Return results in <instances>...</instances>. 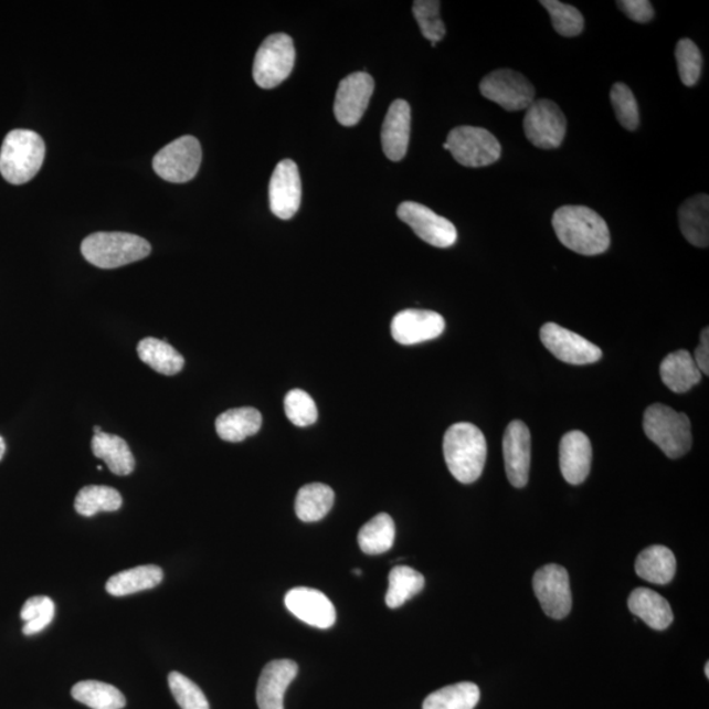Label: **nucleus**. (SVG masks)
Wrapping results in <instances>:
<instances>
[{"label": "nucleus", "instance_id": "nucleus-1", "mask_svg": "<svg viewBox=\"0 0 709 709\" xmlns=\"http://www.w3.org/2000/svg\"><path fill=\"white\" fill-rule=\"evenodd\" d=\"M552 225L562 245L576 254L600 255L611 245L606 221L588 207L559 208L553 214Z\"/></svg>", "mask_w": 709, "mask_h": 709}, {"label": "nucleus", "instance_id": "nucleus-2", "mask_svg": "<svg viewBox=\"0 0 709 709\" xmlns=\"http://www.w3.org/2000/svg\"><path fill=\"white\" fill-rule=\"evenodd\" d=\"M444 458L458 483H476L483 475L488 446L483 431L472 423L452 425L443 441Z\"/></svg>", "mask_w": 709, "mask_h": 709}, {"label": "nucleus", "instance_id": "nucleus-3", "mask_svg": "<svg viewBox=\"0 0 709 709\" xmlns=\"http://www.w3.org/2000/svg\"><path fill=\"white\" fill-rule=\"evenodd\" d=\"M45 150V142L36 131L11 130L0 150V173L11 184L30 182L44 163Z\"/></svg>", "mask_w": 709, "mask_h": 709}, {"label": "nucleus", "instance_id": "nucleus-4", "mask_svg": "<svg viewBox=\"0 0 709 709\" xmlns=\"http://www.w3.org/2000/svg\"><path fill=\"white\" fill-rule=\"evenodd\" d=\"M150 253L151 246L148 241L129 233H95L82 242L85 260L103 269L127 266L145 260Z\"/></svg>", "mask_w": 709, "mask_h": 709}, {"label": "nucleus", "instance_id": "nucleus-5", "mask_svg": "<svg viewBox=\"0 0 709 709\" xmlns=\"http://www.w3.org/2000/svg\"><path fill=\"white\" fill-rule=\"evenodd\" d=\"M643 427L648 440L667 457L679 458L692 446L691 422L684 413L655 403L645 410Z\"/></svg>", "mask_w": 709, "mask_h": 709}, {"label": "nucleus", "instance_id": "nucleus-6", "mask_svg": "<svg viewBox=\"0 0 709 709\" xmlns=\"http://www.w3.org/2000/svg\"><path fill=\"white\" fill-rule=\"evenodd\" d=\"M294 41L288 34H271L256 52L253 75L256 85L275 88L288 78L295 66Z\"/></svg>", "mask_w": 709, "mask_h": 709}, {"label": "nucleus", "instance_id": "nucleus-7", "mask_svg": "<svg viewBox=\"0 0 709 709\" xmlns=\"http://www.w3.org/2000/svg\"><path fill=\"white\" fill-rule=\"evenodd\" d=\"M201 158L203 151L198 138L183 136L159 150L152 159V167L167 182L186 183L197 177Z\"/></svg>", "mask_w": 709, "mask_h": 709}, {"label": "nucleus", "instance_id": "nucleus-8", "mask_svg": "<svg viewBox=\"0 0 709 709\" xmlns=\"http://www.w3.org/2000/svg\"><path fill=\"white\" fill-rule=\"evenodd\" d=\"M451 155L465 167H485L496 163L502 148L489 130L477 127H458L449 131L447 142Z\"/></svg>", "mask_w": 709, "mask_h": 709}, {"label": "nucleus", "instance_id": "nucleus-9", "mask_svg": "<svg viewBox=\"0 0 709 709\" xmlns=\"http://www.w3.org/2000/svg\"><path fill=\"white\" fill-rule=\"evenodd\" d=\"M525 135L539 149H558L567 135V118L558 104L535 99L526 109Z\"/></svg>", "mask_w": 709, "mask_h": 709}, {"label": "nucleus", "instance_id": "nucleus-10", "mask_svg": "<svg viewBox=\"0 0 709 709\" xmlns=\"http://www.w3.org/2000/svg\"><path fill=\"white\" fill-rule=\"evenodd\" d=\"M479 92L490 102L499 104L509 113L526 110L535 100V88L526 76L500 68L486 75L479 85Z\"/></svg>", "mask_w": 709, "mask_h": 709}, {"label": "nucleus", "instance_id": "nucleus-11", "mask_svg": "<svg viewBox=\"0 0 709 709\" xmlns=\"http://www.w3.org/2000/svg\"><path fill=\"white\" fill-rule=\"evenodd\" d=\"M540 339L554 358L568 364H593L602 359L600 347L558 324H546L540 330Z\"/></svg>", "mask_w": 709, "mask_h": 709}, {"label": "nucleus", "instance_id": "nucleus-12", "mask_svg": "<svg viewBox=\"0 0 709 709\" xmlns=\"http://www.w3.org/2000/svg\"><path fill=\"white\" fill-rule=\"evenodd\" d=\"M398 215L413 229L421 240L431 246L447 248L455 245L457 231L454 224L442 215L431 211L426 205L405 201L399 207Z\"/></svg>", "mask_w": 709, "mask_h": 709}, {"label": "nucleus", "instance_id": "nucleus-13", "mask_svg": "<svg viewBox=\"0 0 709 709\" xmlns=\"http://www.w3.org/2000/svg\"><path fill=\"white\" fill-rule=\"evenodd\" d=\"M533 591L544 613L552 618H564L572 610V591L564 567L549 564L533 575Z\"/></svg>", "mask_w": 709, "mask_h": 709}, {"label": "nucleus", "instance_id": "nucleus-14", "mask_svg": "<svg viewBox=\"0 0 709 709\" xmlns=\"http://www.w3.org/2000/svg\"><path fill=\"white\" fill-rule=\"evenodd\" d=\"M374 89V82L370 74L360 72L346 76L339 83L334 114L345 127H353L366 114L368 104Z\"/></svg>", "mask_w": 709, "mask_h": 709}, {"label": "nucleus", "instance_id": "nucleus-15", "mask_svg": "<svg viewBox=\"0 0 709 709\" xmlns=\"http://www.w3.org/2000/svg\"><path fill=\"white\" fill-rule=\"evenodd\" d=\"M301 204V179L298 167L290 159L277 163L269 180V208L282 220H289Z\"/></svg>", "mask_w": 709, "mask_h": 709}, {"label": "nucleus", "instance_id": "nucleus-16", "mask_svg": "<svg viewBox=\"0 0 709 709\" xmlns=\"http://www.w3.org/2000/svg\"><path fill=\"white\" fill-rule=\"evenodd\" d=\"M446 321L433 310L406 309L394 316L391 330L395 342L403 346L419 345L441 337Z\"/></svg>", "mask_w": 709, "mask_h": 709}, {"label": "nucleus", "instance_id": "nucleus-17", "mask_svg": "<svg viewBox=\"0 0 709 709\" xmlns=\"http://www.w3.org/2000/svg\"><path fill=\"white\" fill-rule=\"evenodd\" d=\"M507 478L514 488H525L531 467V434L521 421H512L504 435Z\"/></svg>", "mask_w": 709, "mask_h": 709}, {"label": "nucleus", "instance_id": "nucleus-18", "mask_svg": "<svg viewBox=\"0 0 709 709\" xmlns=\"http://www.w3.org/2000/svg\"><path fill=\"white\" fill-rule=\"evenodd\" d=\"M284 602L289 613L311 627L329 629L337 622L336 607L328 596L316 589H292Z\"/></svg>", "mask_w": 709, "mask_h": 709}, {"label": "nucleus", "instance_id": "nucleus-19", "mask_svg": "<svg viewBox=\"0 0 709 709\" xmlns=\"http://www.w3.org/2000/svg\"><path fill=\"white\" fill-rule=\"evenodd\" d=\"M298 666L292 659H275L261 674L256 687L260 709H284V695L297 677Z\"/></svg>", "mask_w": 709, "mask_h": 709}, {"label": "nucleus", "instance_id": "nucleus-20", "mask_svg": "<svg viewBox=\"0 0 709 709\" xmlns=\"http://www.w3.org/2000/svg\"><path fill=\"white\" fill-rule=\"evenodd\" d=\"M412 127V109L402 99L394 100L389 107L384 124H382L381 142L384 155L393 162H399L406 156Z\"/></svg>", "mask_w": 709, "mask_h": 709}, {"label": "nucleus", "instance_id": "nucleus-21", "mask_svg": "<svg viewBox=\"0 0 709 709\" xmlns=\"http://www.w3.org/2000/svg\"><path fill=\"white\" fill-rule=\"evenodd\" d=\"M593 448L582 431H570L560 443V468L569 484L580 485L590 475Z\"/></svg>", "mask_w": 709, "mask_h": 709}, {"label": "nucleus", "instance_id": "nucleus-22", "mask_svg": "<svg viewBox=\"0 0 709 709\" xmlns=\"http://www.w3.org/2000/svg\"><path fill=\"white\" fill-rule=\"evenodd\" d=\"M662 380L671 392L682 394L699 384L703 373L695 364L692 354L679 350L667 354L659 367Z\"/></svg>", "mask_w": 709, "mask_h": 709}, {"label": "nucleus", "instance_id": "nucleus-23", "mask_svg": "<svg viewBox=\"0 0 709 709\" xmlns=\"http://www.w3.org/2000/svg\"><path fill=\"white\" fill-rule=\"evenodd\" d=\"M628 609L632 614L642 618L645 624L656 631L666 629L674 621L669 602L649 589H636L629 595Z\"/></svg>", "mask_w": 709, "mask_h": 709}, {"label": "nucleus", "instance_id": "nucleus-24", "mask_svg": "<svg viewBox=\"0 0 709 709\" xmlns=\"http://www.w3.org/2000/svg\"><path fill=\"white\" fill-rule=\"evenodd\" d=\"M679 226L685 239L697 247L709 245V198L698 194L679 208Z\"/></svg>", "mask_w": 709, "mask_h": 709}, {"label": "nucleus", "instance_id": "nucleus-25", "mask_svg": "<svg viewBox=\"0 0 709 709\" xmlns=\"http://www.w3.org/2000/svg\"><path fill=\"white\" fill-rule=\"evenodd\" d=\"M635 568L643 580L656 585H667L676 575L677 560L669 548L652 546L638 554Z\"/></svg>", "mask_w": 709, "mask_h": 709}, {"label": "nucleus", "instance_id": "nucleus-26", "mask_svg": "<svg viewBox=\"0 0 709 709\" xmlns=\"http://www.w3.org/2000/svg\"><path fill=\"white\" fill-rule=\"evenodd\" d=\"M262 427V414L254 408L227 410L215 420V431L222 441L239 443L255 435Z\"/></svg>", "mask_w": 709, "mask_h": 709}, {"label": "nucleus", "instance_id": "nucleus-27", "mask_svg": "<svg viewBox=\"0 0 709 709\" xmlns=\"http://www.w3.org/2000/svg\"><path fill=\"white\" fill-rule=\"evenodd\" d=\"M92 447L94 455L106 463L115 475L128 476L135 470V456L123 437L107 433L96 434Z\"/></svg>", "mask_w": 709, "mask_h": 709}, {"label": "nucleus", "instance_id": "nucleus-28", "mask_svg": "<svg viewBox=\"0 0 709 709\" xmlns=\"http://www.w3.org/2000/svg\"><path fill=\"white\" fill-rule=\"evenodd\" d=\"M162 581L163 570L161 568L157 565L136 567L110 576L106 590L113 596H127L155 589Z\"/></svg>", "mask_w": 709, "mask_h": 709}, {"label": "nucleus", "instance_id": "nucleus-29", "mask_svg": "<svg viewBox=\"0 0 709 709\" xmlns=\"http://www.w3.org/2000/svg\"><path fill=\"white\" fill-rule=\"evenodd\" d=\"M334 490L325 484H309L303 486L297 493L295 510L298 519L305 523H313L328 516L332 509Z\"/></svg>", "mask_w": 709, "mask_h": 709}, {"label": "nucleus", "instance_id": "nucleus-30", "mask_svg": "<svg viewBox=\"0 0 709 709\" xmlns=\"http://www.w3.org/2000/svg\"><path fill=\"white\" fill-rule=\"evenodd\" d=\"M137 352L145 364L166 377H173L183 370L184 358L165 340L145 338L138 343Z\"/></svg>", "mask_w": 709, "mask_h": 709}, {"label": "nucleus", "instance_id": "nucleus-31", "mask_svg": "<svg viewBox=\"0 0 709 709\" xmlns=\"http://www.w3.org/2000/svg\"><path fill=\"white\" fill-rule=\"evenodd\" d=\"M72 697L92 709H123L127 706V700L118 688L97 680L76 684L72 688Z\"/></svg>", "mask_w": 709, "mask_h": 709}, {"label": "nucleus", "instance_id": "nucleus-32", "mask_svg": "<svg viewBox=\"0 0 709 709\" xmlns=\"http://www.w3.org/2000/svg\"><path fill=\"white\" fill-rule=\"evenodd\" d=\"M395 526L391 517L385 512L372 518L361 527L358 535V543L366 554L385 553L394 544Z\"/></svg>", "mask_w": 709, "mask_h": 709}, {"label": "nucleus", "instance_id": "nucleus-33", "mask_svg": "<svg viewBox=\"0 0 709 709\" xmlns=\"http://www.w3.org/2000/svg\"><path fill=\"white\" fill-rule=\"evenodd\" d=\"M425 588V576L409 567H395L389 573V589L385 603L389 609H399L402 604L420 594Z\"/></svg>", "mask_w": 709, "mask_h": 709}, {"label": "nucleus", "instance_id": "nucleus-34", "mask_svg": "<svg viewBox=\"0 0 709 709\" xmlns=\"http://www.w3.org/2000/svg\"><path fill=\"white\" fill-rule=\"evenodd\" d=\"M74 506L80 516L94 517L97 512L121 509L123 497L109 486L89 485L76 495Z\"/></svg>", "mask_w": 709, "mask_h": 709}, {"label": "nucleus", "instance_id": "nucleus-35", "mask_svg": "<svg viewBox=\"0 0 709 709\" xmlns=\"http://www.w3.org/2000/svg\"><path fill=\"white\" fill-rule=\"evenodd\" d=\"M479 688L475 684L461 682L441 688L423 703V709H475L479 701Z\"/></svg>", "mask_w": 709, "mask_h": 709}, {"label": "nucleus", "instance_id": "nucleus-36", "mask_svg": "<svg viewBox=\"0 0 709 709\" xmlns=\"http://www.w3.org/2000/svg\"><path fill=\"white\" fill-rule=\"evenodd\" d=\"M55 604L49 596H32L24 603L20 617L25 623L23 634L33 636L43 632L53 622Z\"/></svg>", "mask_w": 709, "mask_h": 709}, {"label": "nucleus", "instance_id": "nucleus-37", "mask_svg": "<svg viewBox=\"0 0 709 709\" xmlns=\"http://www.w3.org/2000/svg\"><path fill=\"white\" fill-rule=\"evenodd\" d=\"M541 6L551 15L554 31L564 38H575L581 34L585 20L582 13L573 6L559 2V0H541Z\"/></svg>", "mask_w": 709, "mask_h": 709}, {"label": "nucleus", "instance_id": "nucleus-38", "mask_svg": "<svg viewBox=\"0 0 709 709\" xmlns=\"http://www.w3.org/2000/svg\"><path fill=\"white\" fill-rule=\"evenodd\" d=\"M413 13L425 39L433 46L446 36V25L441 19V2L436 0H419L413 4Z\"/></svg>", "mask_w": 709, "mask_h": 709}, {"label": "nucleus", "instance_id": "nucleus-39", "mask_svg": "<svg viewBox=\"0 0 709 709\" xmlns=\"http://www.w3.org/2000/svg\"><path fill=\"white\" fill-rule=\"evenodd\" d=\"M676 59L684 85L687 87L697 85L703 68V57L697 44L688 39L680 40L676 49Z\"/></svg>", "mask_w": 709, "mask_h": 709}, {"label": "nucleus", "instance_id": "nucleus-40", "mask_svg": "<svg viewBox=\"0 0 709 709\" xmlns=\"http://www.w3.org/2000/svg\"><path fill=\"white\" fill-rule=\"evenodd\" d=\"M284 410L288 420L298 427L315 425L318 419L316 402L301 389H294L285 395Z\"/></svg>", "mask_w": 709, "mask_h": 709}, {"label": "nucleus", "instance_id": "nucleus-41", "mask_svg": "<svg viewBox=\"0 0 709 709\" xmlns=\"http://www.w3.org/2000/svg\"><path fill=\"white\" fill-rule=\"evenodd\" d=\"M169 686L172 697L182 709H211L201 688L191 679L178 671L169 674Z\"/></svg>", "mask_w": 709, "mask_h": 709}, {"label": "nucleus", "instance_id": "nucleus-42", "mask_svg": "<svg viewBox=\"0 0 709 709\" xmlns=\"http://www.w3.org/2000/svg\"><path fill=\"white\" fill-rule=\"evenodd\" d=\"M611 103H613L617 121L627 130H636L639 114L636 97L631 88L624 83H615L611 88Z\"/></svg>", "mask_w": 709, "mask_h": 709}, {"label": "nucleus", "instance_id": "nucleus-43", "mask_svg": "<svg viewBox=\"0 0 709 709\" xmlns=\"http://www.w3.org/2000/svg\"><path fill=\"white\" fill-rule=\"evenodd\" d=\"M617 6L625 15L637 23H648L655 18V10L648 0H622Z\"/></svg>", "mask_w": 709, "mask_h": 709}, {"label": "nucleus", "instance_id": "nucleus-44", "mask_svg": "<svg viewBox=\"0 0 709 709\" xmlns=\"http://www.w3.org/2000/svg\"><path fill=\"white\" fill-rule=\"evenodd\" d=\"M695 364L698 366L701 373H705L708 377L709 373V331L706 328L701 331L700 345L698 349L695 350L694 354Z\"/></svg>", "mask_w": 709, "mask_h": 709}, {"label": "nucleus", "instance_id": "nucleus-45", "mask_svg": "<svg viewBox=\"0 0 709 709\" xmlns=\"http://www.w3.org/2000/svg\"><path fill=\"white\" fill-rule=\"evenodd\" d=\"M6 454V443L2 436H0V461H2Z\"/></svg>", "mask_w": 709, "mask_h": 709}, {"label": "nucleus", "instance_id": "nucleus-46", "mask_svg": "<svg viewBox=\"0 0 709 709\" xmlns=\"http://www.w3.org/2000/svg\"><path fill=\"white\" fill-rule=\"evenodd\" d=\"M94 433H95V435H96V434H100V433H103L102 427L96 426V427L94 428Z\"/></svg>", "mask_w": 709, "mask_h": 709}, {"label": "nucleus", "instance_id": "nucleus-47", "mask_svg": "<svg viewBox=\"0 0 709 709\" xmlns=\"http://www.w3.org/2000/svg\"><path fill=\"white\" fill-rule=\"evenodd\" d=\"M706 677L709 678V663L706 664Z\"/></svg>", "mask_w": 709, "mask_h": 709}]
</instances>
